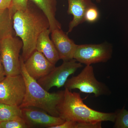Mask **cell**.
Instances as JSON below:
<instances>
[{
	"label": "cell",
	"instance_id": "ffe728a7",
	"mask_svg": "<svg viewBox=\"0 0 128 128\" xmlns=\"http://www.w3.org/2000/svg\"><path fill=\"white\" fill-rule=\"evenodd\" d=\"M28 0H12L10 10L14 14L18 11L25 10L28 6Z\"/></svg>",
	"mask_w": 128,
	"mask_h": 128
},
{
	"label": "cell",
	"instance_id": "e0dca14e",
	"mask_svg": "<svg viewBox=\"0 0 128 128\" xmlns=\"http://www.w3.org/2000/svg\"><path fill=\"white\" fill-rule=\"evenodd\" d=\"M116 112L114 128H128V111L124 108Z\"/></svg>",
	"mask_w": 128,
	"mask_h": 128
},
{
	"label": "cell",
	"instance_id": "5b68a950",
	"mask_svg": "<svg viewBox=\"0 0 128 128\" xmlns=\"http://www.w3.org/2000/svg\"><path fill=\"white\" fill-rule=\"evenodd\" d=\"M22 46L21 39L13 35L0 40V54L6 76L21 74L20 53Z\"/></svg>",
	"mask_w": 128,
	"mask_h": 128
},
{
	"label": "cell",
	"instance_id": "9a60e30c",
	"mask_svg": "<svg viewBox=\"0 0 128 128\" xmlns=\"http://www.w3.org/2000/svg\"><path fill=\"white\" fill-rule=\"evenodd\" d=\"M13 15L9 9L0 10V40L13 35Z\"/></svg>",
	"mask_w": 128,
	"mask_h": 128
},
{
	"label": "cell",
	"instance_id": "ac0fdd59",
	"mask_svg": "<svg viewBox=\"0 0 128 128\" xmlns=\"http://www.w3.org/2000/svg\"><path fill=\"white\" fill-rule=\"evenodd\" d=\"M0 128H29L23 118L0 122Z\"/></svg>",
	"mask_w": 128,
	"mask_h": 128
},
{
	"label": "cell",
	"instance_id": "277c9868",
	"mask_svg": "<svg viewBox=\"0 0 128 128\" xmlns=\"http://www.w3.org/2000/svg\"><path fill=\"white\" fill-rule=\"evenodd\" d=\"M64 86L70 91L78 89L83 93L93 94L96 97L111 93L105 84L96 79L91 65L86 66L79 74L68 79Z\"/></svg>",
	"mask_w": 128,
	"mask_h": 128
},
{
	"label": "cell",
	"instance_id": "5bb4252c",
	"mask_svg": "<svg viewBox=\"0 0 128 128\" xmlns=\"http://www.w3.org/2000/svg\"><path fill=\"white\" fill-rule=\"evenodd\" d=\"M41 9L48 20L50 31L61 28L60 24L56 18L57 0H30Z\"/></svg>",
	"mask_w": 128,
	"mask_h": 128
},
{
	"label": "cell",
	"instance_id": "3957f363",
	"mask_svg": "<svg viewBox=\"0 0 128 128\" xmlns=\"http://www.w3.org/2000/svg\"><path fill=\"white\" fill-rule=\"evenodd\" d=\"M20 60L21 74L25 80L26 91L24 99L20 107L36 108L52 116L59 117L57 106L63 98L64 90L53 93L46 91L37 80L28 74L21 55Z\"/></svg>",
	"mask_w": 128,
	"mask_h": 128
},
{
	"label": "cell",
	"instance_id": "7c38bea8",
	"mask_svg": "<svg viewBox=\"0 0 128 128\" xmlns=\"http://www.w3.org/2000/svg\"><path fill=\"white\" fill-rule=\"evenodd\" d=\"M68 7L67 12L73 16L72 20L69 25L66 33L71 32L74 28L81 24L85 20V14L87 9L95 5L91 0H67Z\"/></svg>",
	"mask_w": 128,
	"mask_h": 128
},
{
	"label": "cell",
	"instance_id": "8fae6325",
	"mask_svg": "<svg viewBox=\"0 0 128 128\" xmlns=\"http://www.w3.org/2000/svg\"><path fill=\"white\" fill-rule=\"evenodd\" d=\"M50 33L51 40L57 50L60 60L66 61L73 59L77 44L61 28L53 30Z\"/></svg>",
	"mask_w": 128,
	"mask_h": 128
},
{
	"label": "cell",
	"instance_id": "4fadbf2b",
	"mask_svg": "<svg viewBox=\"0 0 128 128\" xmlns=\"http://www.w3.org/2000/svg\"><path fill=\"white\" fill-rule=\"evenodd\" d=\"M50 28L41 33L37 40L36 50L42 54L50 62L55 65L60 59L55 46L50 38Z\"/></svg>",
	"mask_w": 128,
	"mask_h": 128
},
{
	"label": "cell",
	"instance_id": "ba28073f",
	"mask_svg": "<svg viewBox=\"0 0 128 128\" xmlns=\"http://www.w3.org/2000/svg\"><path fill=\"white\" fill-rule=\"evenodd\" d=\"M82 66V64L74 59L64 61L61 65L55 66L50 73L37 80V82L47 91L54 87L60 88L64 86L69 76Z\"/></svg>",
	"mask_w": 128,
	"mask_h": 128
},
{
	"label": "cell",
	"instance_id": "44dd1931",
	"mask_svg": "<svg viewBox=\"0 0 128 128\" xmlns=\"http://www.w3.org/2000/svg\"><path fill=\"white\" fill-rule=\"evenodd\" d=\"M11 3L12 0H0V10L10 9Z\"/></svg>",
	"mask_w": 128,
	"mask_h": 128
},
{
	"label": "cell",
	"instance_id": "52a82bcc",
	"mask_svg": "<svg viewBox=\"0 0 128 128\" xmlns=\"http://www.w3.org/2000/svg\"><path fill=\"white\" fill-rule=\"evenodd\" d=\"M112 46L108 44L77 45L73 59L86 65L105 62L112 57Z\"/></svg>",
	"mask_w": 128,
	"mask_h": 128
},
{
	"label": "cell",
	"instance_id": "8992f818",
	"mask_svg": "<svg viewBox=\"0 0 128 128\" xmlns=\"http://www.w3.org/2000/svg\"><path fill=\"white\" fill-rule=\"evenodd\" d=\"M26 91L25 80L21 74L6 76L0 82V102L20 106Z\"/></svg>",
	"mask_w": 128,
	"mask_h": 128
},
{
	"label": "cell",
	"instance_id": "603a6c76",
	"mask_svg": "<svg viewBox=\"0 0 128 128\" xmlns=\"http://www.w3.org/2000/svg\"><path fill=\"white\" fill-rule=\"evenodd\" d=\"M94 0L96 1L97 2H100L102 1V0Z\"/></svg>",
	"mask_w": 128,
	"mask_h": 128
},
{
	"label": "cell",
	"instance_id": "30bf717a",
	"mask_svg": "<svg viewBox=\"0 0 128 128\" xmlns=\"http://www.w3.org/2000/svg\"><path fill=\"white\" fill-rule=\"evenodd\" d=\"M24 65L29 76L36 80L44 77L55 67V65L36 50L24 62Z\"/></svg>",
	"mask_w": 128,
	"mask_h": 128
},
{
	"label": "cell",
	"instance_id": "7402d4cb",
	"mask_svg": "<svg viewBox=\"0 0 128 128\" xmlns=\"http://www.w3.org/2000/svg\"><path fill=\"white\" fill-rule=\"evenodd\" d=\"M6 76L4 69L2 61L0 54V82L2 81Z\"/></svg>",
	"mask_w": 128,
	"mask_h": 128
},
{
	"label": "cell",
	"instance_id": "6da1fadb",
	"mask_svg": "<svg viewBox=\"0 0 128 128\" xmlns=\"http://www.w3.org/2000/svg\"><path fill=\"white\" fill-rule=\"evenodd\" d=\"M13 28L16 36L23 43L22 56L25 62L36 50L38 38L50 23L43 12L34 4L28 3L27 8L16 12L12 16Z\"/></svg>",
	"mask_w": 128,
	"mask_h": 128
},
{
	"label": "cell",
	"instance_id": "7a4b0ae2",
	"mask_svg": "<svg viewBox=\"0 0 128 128\" xmlns=\"http://www.w3.org/2000/svg\"><path fill=\"white\" fill-rule=\"evenodd\" d=\"M59 117L65 121L79 122L110 121L114 122L116 112L106 113L92 109L83 102L80 93L65 89L62 100L57 105Z\"/></svg>",
	"mask_w": 128,
	"mask_h": 128
},
{
	"label": "cell",
	"instance_id": "d6986e66",
	"mask_svg": "<svg viewBox=\"0 0 128 128\" xmlns=\"http://www.w3.org/2000/svg\"><path fill=\"white\" fill-rule=\"evenodd\" d=\"M99 12L96 5L90 6L86 11L85 14V22L89 23H94L98 20Z\"/></svg>",
	"mask_w": 128,
	"mask_h": 128
},
{
	"label": "cell",
	"instance_id": "9c48e42d",
	"mask_svg": "<svg viewBox=\"0 0 128 128\" xmlns=\"http://www.w3.org/2000/svg\"><path fill=\"white\" fill-rule=\"evenodd\" d=\"M22 118L29 128H52L63 124L65 120L47 112L31 107L21 108Z\"/></svg>",
	"mask_w": 128,
	"mask_h": 128
},
{
	"label": "cell",
	"instance_id": "2e32d148",
	"mask_svg": "<svg viewBox=\"0 0 128 128\" xmlns=\"http://www.w3.org/2000/svg\"><path fill=\"white\" fill-rule=\"evenodd\" d=\"M22 118L19 106L0 102V122Z\"/></svg>",
	"mask_w": 128,
	"mask_h": 128
}]
</instances>
